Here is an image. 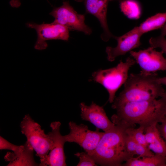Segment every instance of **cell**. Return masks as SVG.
<instances>
[{
    "instance_id": "cell-1",
    "label": "cell",
    "mask_w": 166,
    "mask_h": 166,
    "mask_svg": "<svg viewBox=\"0 0 166 166\" xmlns=\"http://www.w3.org/2000/svg\"><path fill=\"white\" fill-rule=\"evenodd\" d=\"M166 100L158 99L128 102L116 108L117 113L111 117L115 124L125 128L134 127L136 124L144 129L154 124L161 123L164 117Z\"/></svg>"
},
{
    "instance_id": "cell-2",
    "label": "cell",
    "mask_w": 166,
    "mask_h": 166,
    "mask_svg": "<svg viewBox=\"0 0 166 166\" xmlns=\"http://www.w3.org/2000/svg\"><path fill=\"white\" fill-rule=\"evenodd\" d=\"M158 77L155 73H131L124 84V89L115 97L112 108L116 109L127 103L161 97L165 91L158 82Z\"/></svg>"
},
{
    "instance_id": "cell-3",
    "label": "cell",
    "mask_w": 166,
    "mask_h": 166,
    "mask_svg": "<svg viewBox=\"0 0 166 166\" xmlns=\"http://www.w3.org/2000/svg\"><path fill=\"white\" fill-rule=\"evenodd\" d=\"M126 136L125 128L116 125L104 132L96 148L89 154L101 165L122 166L123 162L132 157L126 149Z\"/></svg>"
},
{
    "instance_id": "cell-4",
    "label": "cell",
    "mask_w": 166,
    "mask_h": 166,
    "mask_svg": "<svg viewBox=\"0 0 166 166\" xmlns=\"http://www.w3.org/2000/svg\"><path fill=\"white\" fill-rule=\"evenodd\" d=\"M136 62L134 59L128 57L124 62L120 61L114 67L94 72L90 80L94 81L103 86L109 94L108 101L113 103L116 97V92L127 80L128 70Z\"/></svg>"
},
{
    "instance_id": "cell-5",
    "label": "cell",
    "mask_w": 166,
    "mask_h": 166,
    "mask_svg": "<svg viewBox=\"0 0 166 166\" xmlns=\"http://www.w3.org/2000/svg\"><path fill=\"white\" fill-rule=\"evenodd\" d=\"M21 132L26 138L37 155L40 159V165L47 166L48 156L52 145V140L48 133L45 134L41 125L28 114L20 124Z\"/></svg>"
},
{
    "instance_id": "cell-6",
    "label": "cell",
    "mask_w": 166,
    "mask_h": 166,
    "mask_svg": "<svg viewBox=\"0 0 166 166\" xmlns=\"http://www.w3.org/2000/svg\"><path fill=\"white\" fill-rule=\"evenodd\" d=\"M49 14L54 18L53 23L61 25L69 30L81 31L87 35L92 33L91 29L85 22V15L78 14L69 1H64L60 6L54 8Z\"/></svg>"
},
{
    "instance_id": "cell-7",
    "label": "cell",
    "mask_w": 166,
    "mask_h": 166,
    "mask_svg": "<svg viewBox=\"0 0 166 166\" xmlns=\"http://www.w3.org/2000/svg\"><path fill=\"white\" fill-rule=\"evenodd\" d=\"M69 126L70 132L64 136L66 142L77 144L89 154L96 148L104 133L100 132L99 128L91 131L87 125L82 124L77 125L73 121L69 122Z\"/></svg>"
},
{
    "instance_id": "cell-8",
    "label": "cell",
    "mask_w": 166,
    "mask_h": 166,
    "mask_svg": "<svg viewBox=\"0 0 166 166\" xmlns=\"http://www.w3.org/2000/svg\"><path fill=\"white\" fill-rule=\"evenodd\" d=\"M29 28L34 29L37 39L34 46L35 49L42 50L48 46L46 41L50 40H61L67 41L69 37V30L65 27L53 22L38 24L32 22L26 23Z\"/></svg>"
},
{
    "instance_id": "cell-9",
    "label": "cell",
    "mask_w": 166,
    "mask_h": 166,
    "mask_svg": "<svg viewBox=\"0 0 166 166\" xmlns=\"http://www.w3.org/2000/svg\"><path fill=\"white\" fill-rule=\"evenodd\" d=\"M129 53L140 67L141 72L149 73L166 71V58L161 51H157L151 46L138 52L131 51Z\"/></svg>"
},
{
    "instance_id": "cell-10",
    "label": "cell",
    "mask_w": 166,
    "mask_h": 166,
    "mask_svg": "<svg viewBox=\"0 0 166 166\" xmlns=\"http://www.w3.org/2000/svg\"><path fill=\"white\" fill-rule=\"evenodd\" d=\"M142 35L138 26H136L121 36H115L117 41V46L115 47L108 46L106 49L108 60L113 61L117 57L124 55L139 47L141 44L140 38Z\"/></svg>"
},
{
    "instance_id": "cell-11",
    "label": "cell",
    "mask_w": 166,
    "mask_h": 166,
    "mask_svg": "<svg viewBox=\"0 0 166 166\" xmlns=\"http://www.w3.org/2000/svg\"><path fill=\"white\" fill-rule=\"evenodd\" d=\"M61 123L59 121L52 122L50 126L51 131L48 133L52 140V148L48 156L47 166H66L64 146L66 141L64 136L60 132Z\"/></svg>"
},
{
    "instance_id": "cell-12",
    "label": "cell",
    "mask_w": 166,
    "mask_h": 166,
    "mask_svg": "<svg viewBox=\"0 0 166 166\" xmlns=\"http://www.w3.org/2000/svg\"><path fill=\"white\" fill-rule=\"evenodd\" d=\"M81 116L83 120L92 123L96 128L107 132L114 128L116 125L107 116L103 106L92 102L89 106L84 102L80 104Z\"/></svg>"
},
{
    "instance_id": "cell-13",
    "label": "cell",
    "mask_w": 166,
    "mask_h": 166,
    "mask_svg": "<svg viewBox=\"0 0 166 166\" xmlns=\"http://www.w3.org/2000/svg\"><path fill=\"white\" fill-rule=\"evenodd\" d=\"M86 11L96 17L103 30L101 35L104 41L115 36L110 32L108 25L106 14L109 1L107 0H84Z\"/></svg>"
},
{
    "instance_id": "cell-14",
    "label": "cell",
    "mask_w": 166,
    "mask_h": 166,
    "mask_svg": "<svg viewBox=\"0 0 166 166\" xmlns=\"http://www.w3.org/2000/svg\"><path fill=\"white\" fill-rule=\"evenodd\" d=\"M34 149L27 141L20 145L18 149L14 152H8L4 156L8 166H34L40 165L34 158Z\"/></svg>"
},
{
    "instance_id": "cell-15",
    "label": "cell",
    "mask_w": 166,
    "mask_h": 166,
    "mask_svg": "<svg viewBox=\"0 0 166 166\" xmlns=\"http://www.w3.org/2000/svg\"><path fill=\"white\" fill-rule=\"evenodd\" d=\"M154 124L145 128L144 133L149 148L155 154L166 157V141Z\"/></svg>"
},
{
    "instance_id": "cell-16",
    "label": "cell",
    "mask_w": 166,
    "mask_h": 166,
    "mask_svg": "<svg viewBox=\"0 0 166 166\" xmlns=\"http://www.w3.org/2000/svg\"><path fill=\"white\" fill-rule=\"evenodd\" d=\"M124 166H166V157L155 154L152 156L132 157L122 164Z\"/></svg>"
},
{
    "instance_id": "cell-17",
    "label": "cell",
    "mask_w": 166,
    "mask_h": 166,
    "mask_svg": "<svg viewBox=\"0 0 166 166\" xmlns=\"http://www.w3.org/2000/svg\"><path fill=\"white\" fill-rule=\"evenodd\" d=\"M166 23V12L159 13L147 18L138 26L141 33L161 28Z\"/></svg>"
},
{
    "instance_id": "cell-18",
    "label": "cell",
    "mask_w": 166,
    "mask_h": 166,
    "mask_svg": "<svg viewBox=\"0 0 166 166\" xmlns=\"http://www.w3.org/2000/svg\"><path fill=\"white\" fill-rule=\"evenodd\" d=\"M144 128L140 126L138 128L131 127L125 128L126 134L133 138L138 144L148 146L144 133Z\"/></svg>"
},
{
    "instance_id": "cell-19",
    "label": "cell",
    "mask_w": 166,
    "mask_h": 166,
    "mask_svg": "<svg viewBox=\"0 0 166 166\" xmlns=\"http://www.w3.org/2000/svg\"><path fill=\"white\" fill-rule=\"evenodd\" d=\"M75 155L79 159L77 166H97L93 158L87 152H78Z\"/></svg>"
},
{
    "instance_id": "cell-20",
    "label": "cell",
    "mask_w": 166,
    "mask_h": 166,
    "mask_svg": "<svg viewBox=\"0 0 166 166\" xmlns=\"http://www.w3.org/2000/svg\"><path fill=\"white\" fill-rule=\"evenodd\" d=\"M162 35L156 37H152L149 40L151 47L154 48H159L161 51L166 55V39Z\"/></svg>"
},
{
    "instance_id": "cell-21",
    "label": "cell",
    "mask_w": 166,
    "mask_h": 166,
    "mask_svg": "<svg viewBox=\"0 0 166 166\" xmlns=\"http://www.w3.org/2000/svg\"><path fill=\"white\" fill-rule=\"evenodd\" d=\"M125 145L128 152L132 156L136 155V150L138 143L132 137L126 133Z\"/></svg>"
},
{
    "instance_id": "cell-22",
    "label": "cell",
    "mask_w": 166,
    "mask_h": 166,
    "mask_svg": "<svg viewBox=\"0 0 166 166\" xmlns=\"http://www.w3.org/2000/svg\"><path fill=\"white\" fill-rule=\"evenodd\" d=\"M154 155L148 146L138 144L136 150V155H138V157L151 156Z\"/></svg>"
},
{
    "instance_id": "cell-23",
    "label": "cell",
    "mask_w": 166,
    "mask_h": 166,
    "mask_svg": "<svg viewBox=\"0 0 166 166\" xmlns=\"http://www.w3.org/2000/svg\"><path fill=\"white\" fill-rule=\"evenodd\" d=\"M20 145H17L10 142L1 136H0V149L8 150L14 152L17 150Z\"/></svg>"
},
{
    "instance_id": "cell-24",
    "label": "cell",
    "mask_w": 166,
    "mask_h": 166,
    "mask_svg": "<svg viewBox=\"0 0 166 166\" xmlns=\"http://www.w3.org/2000/svg\"><path fill=\"white\" fill-rule=\"evenodd\" d=\"M160 124L157 123V127L162 137L166 141V117H164Z\"/></svg>"
},
{
    "instance_id": "cell-25",
    "label": "cell",
    "mask_w": 166,
    "mask_h": 166,
    "mask_svg": "<svg viewBox=\"0 0 166 166\" xmlns=\"http://www.w3.org/2000/svg\"><path fill=\"white\" fill-rule=\"evenodd\" d=\"M10 4L13 8H18L21 5L20 0H10Z\"/></svg>"
},
{
    "instance_id": "cell-26",
    "label": "cell",
    "mask_w": 166,
    "mask_h": 166,
    "mask_svg": "<svg viewBox=\"0 0 166 166\" xmlns=\"http://www.w3.org/2000/svg\"><path fill=\"white\" fill-rule=\"evenodd\" d=\"M157 81L160 84L164 85L166 86V76L163 77H158L157 78ZM166 91V90L165 91Z\"/></svg>"
},
{
    "instance_id": "cell-27",
    "label": "cell",
    "mask_w": 166,
    "mask_h": 166,
    "mask_svg": "<svg viewBox=\"0 0 166 166\" xmlns=\"http://www.w3.org/2000/svg\"><path fill=\"white\" fill-rule=\"evenodd\" d=\"M161 35L165 36L166 35V23L161 28Z\"/></svg>"
},
{
    "instance_id": "cell-28",
    "label": "cell",
    "mask_w": 166,
    "mask_h": 166,
    "mask_svg": "<svg viewBox=\"0 0 166 166\" xmlns=\"http://www.w3.org/2000/svg\"><path fill=\"white\" fill-rule=\"evenodd\" d=\"M161 97H164L166 98V91H165V92H164V94H163V95Z\"/></svg>"
},
{
    "instance_id": "cell-29",
    "label": "cell",
    "mask_w": 166,
    "mask_h": 166,
    "mask_svg": "<svg viewBox=\"0 0 166 166\" xmlns=\"http://www.w3.org/2000/svg\"><path fill=\"white\" fill-rule=\"evenodd\" d=\"M165 98L166 99V98ZM164 117H166V104H165V112H164Z\"/></svg>"
},
{
    "instance_id": "cell-30",
    "label": "cell",
    "mask_w": 166,
    "mask_h": 166,
    "mask_svg": "<svg viewBox=\"0 0 166 166\" xmlns=\"http://www.w3.org/2000/svg\"><path fill=\"white\" fill-rule=\"evenodd\" d=\"M77 2H82L84 0H75Z\"/></svg>"
},
{
    "instance_id": "cell-31",
    "label": "cell",
    "mask_w": 166,
    "mask_h": 166,
    "mask_svg": "<svg viewBox=\"0 0 166 166\" xmlns=\"http://www.w3.org/2000/svg\"><path fill=\"white\" fill-rule=\"evenodd\" d=\"M108 0V1H111V0Z\"/></svg>"
}]
</instances>
